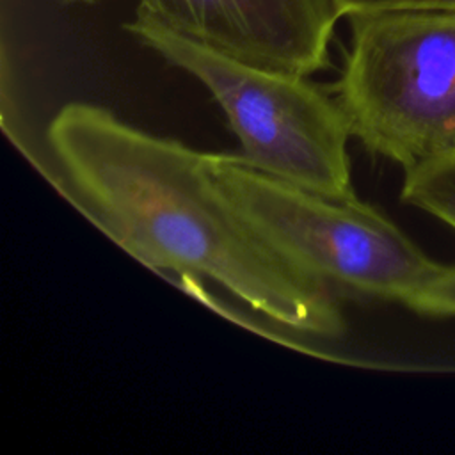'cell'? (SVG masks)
Returning a JSON list of instances; mask_svg holds the SVG:
<instances>
[{
	"instance_id": "6da1fadb",
	"label": "cell",
	"mask_w": 455,
	"mask_h": 455,
	"mask_svg": "<svg viewBox=\"0 0 455 455\" xmlns=\"http://www.w3.org/2000/svg\"><path fill=\"white\" fill-rule=\"evenodd\" d=\"M46 142L78 208L153 270L212 279L274 323L338 338L332 290L279 256L219 187L210 153L87 101L62 105Z\"/></svg>"
},
{
	"instance_id": "7a4b0ae2",
	"label": "cell",
	"mask_w": 455,
	"mask_h": 455,
	"mask_svg": "<svg viewBox=\"0 0 455 455\" xmlns=\"http://www.w3.org/2000/svg\"><path fill=\"white\" fill-rule=\"evenodd\" d=\"M124 28L210 91L240 140L245 164L329 199L359 201L347 151L352 135L334 94L304 75L208 48L139 9Z\"/></svg>"
},
{
	"instance_id": "3957f363",
	"label": "cell",
	"mask_w": 455,
	"mask_h": 455,
	"mask_svg": "<svg viewBox=\"0 0 455 455\" xmlns=\"http://www.w3.org/2000/svg\"><path fill=\"white\" fill-rule=\"evenodd\" d=\"M332 94L350 135L403 171L455 153V9L350 16Z\"/></svg>"
},
{
	"instance_id": "277c9868",
	"label": "cell",
	"mask_w": 455,
	"mask_h": 455,
	"mask_svg": "<svg viewBox=\"0 0 455 455\" xmlns=\"http://www.w3.org/2000/svg\"><path fill=\"white\" fill-rule=\"evenodd\" d=\"M210 169L242 219L279 256L331 290L409 307L443 265L375 206L336 201L210 153Z\"/></svg>"
},
{
	"instance_id": "5b68a950",
	"label": "cell",
	"mask_w": 455,
	"mask_h": 455,
	"mask_svg": "<svg viewBox=\"0 0 455 455\" xmlns=\"http://www.w3.org/2000/svg\"><path fill=\"white\" fill-rule=\"evenodd\" d=\"M172 32L238 60L311 76L329 66L332 0H139Z\"/></svg>"
},
{
	"instance_id": "8992f818",
	"label": "cell",
	"mask_w": 455,
	"mask_h": 455,
	"mask_svg": "<svg viewBox=\"0 0 455 455\" xmlns=\"http://www.w3.org/2000/svg\"><path fill=\"white\" fill-rule=\"evenodd\" d=\"M400 199L455 229V153L407 169Z\"/></svg>"
},
{
	"instance_id": "52a82bcc",
	"label": "cell",
	"mask_w": 455,
	"mask_h": 455,
	"mask_svg": "<svg viewBox=\"0 0 455 455\" xmlns=\"http://www.w3.org/2000/svg\"><path fill=\"white\" fill-rule=\"evenodd\" d=\"M411 311L434 316L453 318L455 316V265H443L439 275L427 284L409 304Z\"/></svg>"
},
{
	"instance_id": "ba28073f",
	"label": "cell",
	"mask_w": 455,
	"mask_h": 455,
	"mask_svg": "<svg viewBox=\"0 0 455 455\" xmlns=\"http://www.w3.org/2000/svg\"><path fill=\"white\" fill-rule=\"evenodd\" d=\"M341 16L409 11V9H455V0H332Z\"/></svg>"
},
{
	"instance_id": "9c48e42d",
	"label": "cell",
	"mask_w": 455,
	"mask_h": 455,
	"mask_svg": "<svg viewBox=\"0 0 455 455\" xmlns=\"http://www.w3.org/2000/svg\"><path fill=\"white\" fill-rule=\"evenodd\" d=\"M55 2H59L60 5H92V4H96L98 0H55Z\"/></svg>"
}]
</instances>
